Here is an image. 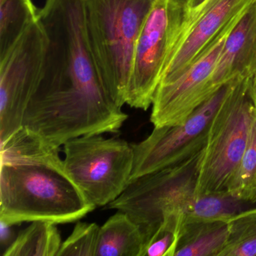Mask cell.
Wrapping results in <instances>:
<instances>
[{"mask_svg": "<svg viewBox=\"0 0 256 256\" xmlns=\"http://www.w3.org/2000/svg\"><path fill=\"white\" fill-rule=\"evenodd\" d=\"M38 20L47 49L22 126L58 148L80 136L118 132L128 115L102 82L86 40L82 0H46Z\"/></svg>", "mask_w": 256, "mask_h": 256, "instance_id": "cell-1", "label": "cell"}, {"mask_svg": "<svg viewBox=\"0 0 256 256\" xmlns=\"http://www.w3.org/2000/svg\"><path fill=\"white\" fill-rule=\"evenodd\" d=\"M0 144V221L70 223L96 208L67 172L60 148L24 126Z\"/></svg>", "mask_w": 256, "mask_h": 256, "instance_id": "cell-2", "label": "cell"}, {"mask_svg": "<svg viewBox=\"0 0 256 256\" xmlns=\"http://www.w3.org/2000/svg\"><path fill=\"white\" fill-rule=\"evenodd\" d=\"M156 0H82L86 40L115 104H126L134 48Z\"/></svg>", "mask_w": 256, "mask_h": 256, "instance_id": "cell-3", "label": "cell"}, {"mask_svg": "<svg viewBox=\"0 0 256 256\" xmlns=\"http://www.w3.org/2000/svg\"><path fill=\"white\" fill-rule=\"evenodd\" d=\"M252 80V77L238 80L212 119L200 158L196 196L228 192L256 114Z\"/></svg>", "mask_w": 256, "mask_h": 256, "instance_id": "cell-4", "label": "cell"}, {"mask_svg": "<svg viewBox=\"0 0 256 256\" xmlns=\"http://www.w3.org/2000/svg\"><path fill=\"white\" fill-rule=\"evenodd\" d=\"M64 164L74 184L94 206H108L130 182L132 144L102 134L80 136L64 145Z\"/></svg>", "mask_w": 256, "mask_h": 256, "instance_id": "cell-5", "label": "cell"}, {"mask_svg": "<svg viewBox=\"0 0 256 256\" xmlns=\"http://www.w3.org/2000/svg\"><path fill=\"white\" fill-rule=\"evenodd\" d=\"M203 150L179 164L130 182L125 191L108 205V208L128 214L140 226L146 242L166 212L174 210L184 212L187 205L196 197Z\"/></svg>", "mask_w": 256, "mask_h": 256, "instance_id": "cell-6", "label": "cell"}, {"mask_svg": "<svg viewBox=\"0 0 256 256\" xmlns=\"http://www.w3.org/2000/svg\"><path fill=\"white\" fill-rule=\"evenodd\" d=\"M186 0H156L134 48L126 104L146 110L186 14Z\"/></svg>", "mask_w": 256, "mask_h": 256, "instance_id": "cell-7", "label": "cell"}, {"mask_svg": "<svg viewBox=\"0 0 256 256\" xmlns=\"http://www.w3.org/2000/svg\"><path fill=\"white\" fill-rule=\"evenodd\" d=\"M240 79L222 86L184 122L154 127L146 139L132 144L134 163L130 182L179 164L202 152L206 146L214 116Z\"/></svg>", "mask_w": 256, "mask_h": 256, "instance_id": "cell-8", "label": "cell"}, {"mask_svg": "<svg viewBox=\"0 0 256 256\" xmlns=\"http://www.w3.org/2000/svg\"><path fill=\"white\" fill-rule=\"evenodd\" d=\"M47 44L38 20L0 56V142L22 127L26 108L41 80Z\"/></svg>", "mask_w": 256, "mask_h": 256, "instance_id": "cell-9", "label": "cell"}, {"mask_svg": "<svg viewBox=\"0 0 256 256\" xmlns=\"http://www.w3.org/2000/svg\"><path fill=\"white\" fill-rule=\"evenodd\" d=\"M244 12L226 26L184 74L170 83L158 85L154 95L150 115L154 127L184 122L215 94L210 88L211 74L226 38Z\"/></svg>", "mask_w": 256, "mask_h": 256, "instance_id": "cell-10", "label": "cell"}, {"mask_svg": "<svg viewBox=\"0 0 256 256\" xmlns=\"http://www.w3.org/2000/svg\"><path fill=\"white\" fill-rule=\"evenodd\" d=\"M252 1L206 0L194 10H187L158 85L170 83L184 74L226 26L242 14Z\"/></svg>", "mask_w": 256, "mask_h": 256, "instance_id": "cell-11", "label": "cell"}, {"mask_svg": "<svg viewBox=\"0 0 256 256\" xmlns=\"http://www.w3.org/2000/svg\"><path fill=\"white\" fill-rule=\"evenodd\" d=\"M256 74V0H253L226 38L210 80L217 92L238 78Z\"/></svg>", "mask_w": 256, "mask_h": 256, "instance_id": "cell-12", "label": "cell"}, {"mask_svg": "<svg viewBox=\"0 0 256 256\" xmlns=\"http://www.w3.org/2000/svg\"><path fill=\"white\" fill-rule=\"evenodd\" d=\"M145 242L140 226L118 210L100 226L96 256H142Z\"/></svg>", "mask_w": 256, "mask_h": 256, "instance_id": "cell-13", "label": "cell"}, {"mask_svg": "<svg viewBox=\"0 0 256 256\" xmlns=\"http://www.w3.org/2000/svg\"><path fill=\"white\" fill-rule=\"evenodd\" d=\"M228 236L226 220L184 222L174 256H220Z\"/></svg>", "mask_w": 256, "mask_h": 256, "instance_id": "cell-14", "label": "cell"}, {"mask_svg": "<svg viewBox=\"0 0 256 256\" xmlns=\"http://www.w3.org/2000/svg\"><path fill=\"white\" fill-rule=\"evenodd\" d=\"M55 223L34 221L6 248L2 256H58L62 244Z\"/></svg>", "mask_w": 256, "mask_h": 256, "instance_id": "cell-15", "label": "cell"}, {"mask_svg": "<svg viewBox=\"0 0 256 256\" xmlns=\"http://www.w3.org/2000/svg\"><path fill=\"white\" fill-rule=\"evenodd\" d=\"M32 0H0V56L38 20Z\"/></svg>", "mask_w": 256, "mask_h": 256, "instance_id": "cell-16", "label": "cell"}, {"mask_svg": "<svg viewBox=\"0 0 256 256\" xmlns=\"http://www.w3.org/2000/svg\"><path fill=\"white\" fill-rule=\"evenodd\" d=\"M253 204H256L240 200L228 192L196 196L184 211V222L228 221Z\"/></svg>", "mask_w": 256, "mask_h": 256, "instance_id": "cell-17", "label": "cell"}, {"mask_svg": "<svg viewBox=\"0 0 256 256\" xmlns=\"http://www.w3.org/2000/svg\"><path fill=\"white\" fill-rule=\"evenodd\" d=\"M228 236L220 256H256V206L228 220Z\"/></svg>", "mask_w": 256, "mask_h": 256, "instance_id": "cell-18", "label": "cell"}, {"mask_svg": "<svg viewBox=\"0 0 256 256\" xmlns=\"http://www.w3.org/2000/svg\"><path fill=\"white\" fill-rule=\"evenodd\" d=\"M184 221L182 211L166 212L146 241L142 256H174Z\"/></svg>", "mask_w": 256, "mask_h": 256, "instance_id": "cell-19", "label": "cell"}, {"mask_svg": "<svg viewBox=\"0 0 256 256\" xmlns=\"http://www.w3.org/2000/svg\"><path fill=\"white\" fill-rule=\"evenodd\" d=\"M256 187V114L252 124L244 155L229 187L228 193L253 203Z\"/></svg>", "mask_w": 256, "mask_h": 256, "instance_id": "cell-20", "label": "cell"}, {"mask_svg": "<svg viewBox=\"0 0 256 256\" xmlns=\"http://www.w3.org/2000/svg\"><path fill=\"white\" fill-rule=\"evenodd\" d=\"M100 226L78 222L61 244L58 256H96Z\"/></svg>", "mask_w": 256, "mask_h": 256, "instance_id": "cell-21", "label": "cell"}, {"mask_svg": "<svg viewBox=\"0 0 256 256\" xmlns=\"http://www.w3.org/2000/svg\"><path fill=\"white\" fill-rule=\"evenodd\" d=\"M12 226L10 224H6L4 222L0 221V228H1V230H0V234H1V244L2 246H7V247L10 246L8 242L10 241H13L14 240H12ZM6 247V248H7Z\"/></svg>", "mask_w": 256, "mask_h": 256, "instance_id": "cell-22", "label": "cell"}, {"mask_svg": "<svg viewBox=\"0 0 256 256\" xmlns=\"http://www.w3.org/2000/svg\"><path fill=\"white\" fill-rule=\"evenodd\" d=\"M252 94L253 101L256 107V74L252 77Z\"/></svg>", "mask_w": 256, "mask_h": 256, "instance_id": "cell-23", "label": "cell"}, {"mask_svg": "<svg viewBox=\"0 0 256 256\" xmlns=\"http://www.w3.org/2000/svg\"><path fill=\"white\" fill-rule=\"evenodd\" d=\"M253 203L256 204V191H254V198H253Z\"/></svg>", "mask_w": 256, "mask_h": 256, "instance_id": "cell-24", "label": "cell"}]
</instances>
